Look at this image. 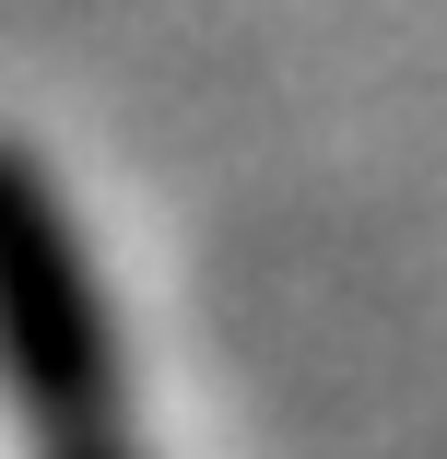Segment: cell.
I'll use <instances>...</instances> for the list:
<instances>
[{
  "label": "cell",
  "instance_id": "obj_2",
  "mask_svg": "<svg viewBox=\"0 0 447 459\" xmlns=\"http://www.w3.org/2000/svg\"><path fill=\"white\" fill-rule=\"evenodd\" d=\"M59 459H130V447H118V436H82V447H59Z\"/></svg>",
  "mask_w": 447,
  "mask_h": 459
},
{
  "label": "cell",
  "instance_id": "obj_1",
  "mask_svg": "<svg viewBox=\"0 0 447 459\" xmlns=\"http://www.w3.org/2000/svg\"><path fill=\"white\" fill-rule=\"evenodd\" d=\"M0 377L59 447L118 424V342L95 307V271H82V236L47 189V165L13 142H0Z\"/></svg>",
  "mask_w": 447,
  "mask_h": 459
}]
</instances>
